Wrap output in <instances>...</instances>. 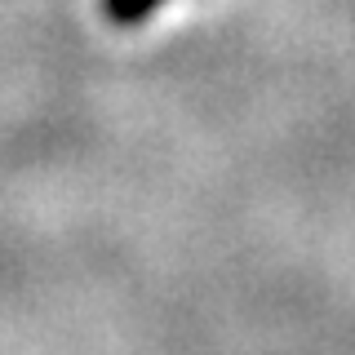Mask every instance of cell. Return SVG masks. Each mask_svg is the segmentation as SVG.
Listing matches in <instances>:
<instances>
[{
    "label": "cell",
    "instance_id": "cell-1",
    "mask_svg": "<svg viewBox=\"0 0 355 355\" xmlns=\"http://www.w3.org/2000/svg\"><path fill=\"white\" fill-rule=\"evenodd\" d=\"M155 9H160V0H103V14H107V22H116V27H138Z\"/></svg>",
    "mask_w": 355,
    "mask_h": 355
}]
</instances>
